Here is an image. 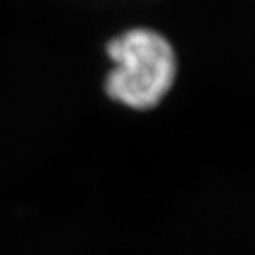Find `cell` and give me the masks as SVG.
Masks as SVG:
<instances>
[{"mask_svg":"<svg viewBox=\"0 0 255 255\" xmlns=\"http://www.w3.org/2000/svg\"><path fill=\"white\" fill-rule=\"evenodd\" d=\"M108 69L101 82L110 103L133 114L158 108L174 89L179 64L174 44L163 32L133 25L117 32L103 46Z\"/></svg>","mask_w":255,"mask_h":255,"instance_id":"6da1fadb","label":"cell"}]
</instances>
